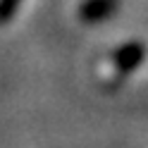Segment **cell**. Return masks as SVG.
Returning a JSON list of instances; mask_svg holds the SVG:
<instances>
[{
    "instance_id": "obj_1",
    "label": "cell",
    "mask_w": 148,
    "mask_h": 148,
    "mask_svg": "<svg viewBox=\"0 0 148 148\" xmlns=\"http://www.w3.org/2000/svg\"><path fill=\"white\" fill-rule=\"evenodd\" d=\"M119 0H84L79 5V19L84 24H98L117 10Z\"/></svg>"
},
{
    "instance_id": "obj_2",
    "label": "cell",
    "mask_w": 148,
    "mask_h": 148,
    "mask_svg": "<svg viewBox=\"0 0 148 148\" xmlns=\"http://www.w3.org/2000/svg\"><path fill=\"white\" fill-rule=\"evenodd\" d=\"M112 60H115V67L119 74H132L143 62V43H138V41L124 43L122 48H117Z\"/></svg>"
},
{
    "instance_id": "obj_3",
    "label": "cell",
    "mask_w": 148,
    "mask_h": 148,
    "mask_svg": "<svg viewBox=\"0 0 148 148\" xmlns=\"http://www.w3.org/2000/svg\"><path fill=\"white\" fill-rule=\"evenodd\" d=\"M22 0H0V26L10 24L14 19V14L19 12Z\"/></svg>"
}]
</instances>
